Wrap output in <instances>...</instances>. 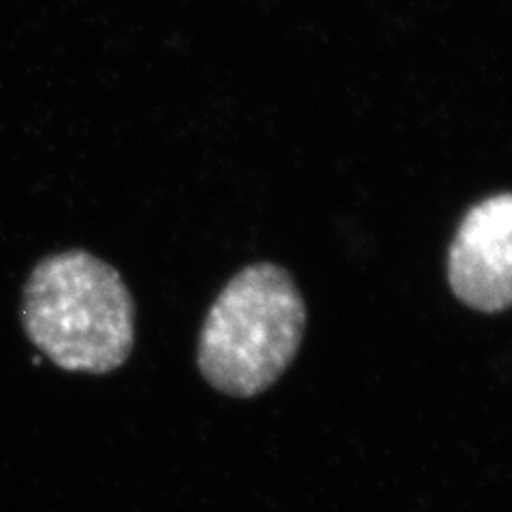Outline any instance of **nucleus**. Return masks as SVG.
<instances>
[{"label":"nucleus","mask_w":512,"mask_h":512,"mask_svg":"<svg viewBox=\"0 0 512 512\" xmlns=\"http://www.w3.org/2000/svg\"><path fill=\"white\" fill-rule=\"evenodd\" d=\"M22 320L30 342L67 372L109 374L135 346L128 286L114 267L86 250L45 256L32 269Z\"/></svg>","instance_id":"f257e3e1"},{"label":"nucleus","mask_w":512,"mask_h":512,"mask_svg":"<svg viewBox=\"0 0 512 512\" xmlns=\"http://www.w3.org/2000/svg\"><path fill=\"white\" fill-rule=\"evenodd\" d=\"M306 320V301L284 267H244L203 320L197 352L203 378L239 399L267 391L295 361Z\"/></svg>","instance_id":"f03ea898"},{"label":"nucleus","mask_w":512,"mask_h":512,"mask_svg":"<svg viewBox=\"0 0 512 512\" xmlns=\"http://www.w3.org/2000/svg\"><path fill=\"white\" fill-rule=\"evenodd\" d=\"M446 271L455 297L470 310L512 308V192L470 207L448 248Z\"/></svg>","instance_id":"7ed1b4c3"}]
</instances>
